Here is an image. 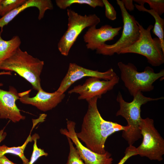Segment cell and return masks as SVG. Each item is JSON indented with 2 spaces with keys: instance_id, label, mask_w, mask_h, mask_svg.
I'll return each mask as SVG.
<instances>
[{
  "instance_id": "10",
  "label": "cell",
  "mask_w": 164,
  "mask_h": 164,
  "mask_svg": "<svg viewBox=\"0 0 164 164\" xmlns=\"http://www.w3.org/2000/svg\"><path fill=\"white\" fill-rule=\"evenodd\" d=\"M119 78L117 75L111 80H101L96 77H91L82 84L75 86L69 90V94H78L79 100L87 101L94 97L101 98L102 95L112 90L118 84Z\"/></svg>"
},
{
  "instance_id": "6",
  "label": "cell",
  "mask_w": 164,
  "mask_h": 164,
  "mask_svg": "<svg viewBox=\"0 0 164 164\" xmlns=\"http://www.w3.org/2000/svg\"><path fill=\"white\" fill-rule=\"evenodd\" d=\"M116 1L121 10L123 23L121 35L114 43L108 45L105 43L97 48L96 50L97 54L110 56L115 53L119 54L121 50L132 45L139 38L140 31L137 21L128 13L121 1Z\"/></svg>"
},
{
  "instance_id": "15",
  "label": "cell",
  "mask_w": 164,
  "mask_h": 164,
  "mask_svg": "<svg viewBox=\"0 0 164 164\" xmlns=\"http://www.w3.org/2000/svg\"><path fill=\"white\" fill-rule=\"evenodd\" d=\"M36 7L39 11L38 19L40 20L43 18L45 12L53 9V5L50 0H26L24 4L7 13L0 18V28L3 31V27L7 25L18 15L27 8Z\"/></svg>"
},
{
  "instance_id": "2",
  "label": "cell",
  "mask_w": 164,
  "mask_h": 164,
  "mask_svg": "<svg viewBox=\"0 0 164 164\" xmlns=\"http://www.w3.org/2000/svg\"><path fill=\"white\" fill-rule=\"evenodd\" d=\"M44 65L43 61L23 51L19 47L0 65V70L15 72L38 91L42 88L40 76Z\"/></svg>"
},
{
  "instance_id": "3",
  "label": "cell",
  "mask_w": 164,
  "mask_h": 164,
  "mask_svg": "<svg viewBox=\"0 0 164 164\" xmlns=\"http://www.w3.org/2000/svg\"><path fill=\"white\" fill-rule=\"evenodd\" d=\"M133 97L132 101L127 102L124 99L119 91L116 98L120 108L116 113V116H121L124 118L127 121V126L129 127L126 132H122V137L127 142L129 145H133L142 137L139 128L142 118L141 116V106L149 102L164 98L163 97L156 98L147 97L141 92L137 93Z\"/></svg>"
},
{
  "instance_id": "21",
  "label": "cell",
  "mask_w": 164,
  "mask_h": 164,
  "mask_svg": "<svg viewBox=\"0 0 164 164\" xmlns=\"http://www.w3.org/2000/svg\"><path fill=\"white\" fill-rule=\"evenodd\" d=\"M139 4L144 5L148 3L151 9L157 13L160 16L164 12V1L163 0H134L133 1Z\"/></svg>"
},
{
  "instance_id": "20",
  "label": "cell",
  "mask_w": 164,
  "mask_h": 164,
  "mask_svg": "<svg viewBox=\"0 0 164 164\" xmlns=\"http://www.w3.org/2000/svg\"><path fill=\"white\" fill-rule=\"evenodd\" d=\"M26 0H2L0 4V15L2 17L20 6Z\"/></svg>"
},
{
  "instance_id": "23",
  "label": "cell",
  "mask_w": 164,
  "mask_h": 164,
  "mask_svg": "<svg viewBox=\"0 0 164 164\" xmlns=\"http://www.w3.org/2000/svg\"><path fill=\"white\" fill-rule=\"evenodd\" d=\"M32 141H34L33 150L29 164H33L39 157L42 156H46L48 154L43 149L39 148L37 145V140L39 138L38 134H34L32 136Z\"/></svg>"
},
{
  "instance_id": "18",
  "label": "cell",
  "mask_w": 164,
  "mask_h": 164,
  "mask_svg": "<svg viewBox=\"0 0 164 164\" xmlns=\"http://www.w3.org/2000/svg\"><path fill=\"white\" fill-rule=\"evenodd\" d=\"M31 133L24 143L21 146L17 147H9L5 145L0 146V157L7 153L12 154L19 156L22 160L23 164H29V161L25 156L24 151L27 144L32 141Z\"/></svg>"
},
{
  "instance_id": "9",
  "label": "cell",
  "mask_w": 164,
  "mask_h": 164,
  "mask_svg": "<svg viewBox=\"0 0 164 164\" xmlns=\"http://www.w3.org/2000/svg\"><path fill=\"white\" fill-rule=\"evenodd\" d=\"M76 123L67 120V128L60 130L61 134L69 138L73 144L81 158L86 164H112L113 159L108 151L104 154L95 153L84 145L77 138L75 131Z\"/></svg>"
},
{
  "instance_id": "17",
  "label": "cell",
  "mask_w": 164,
  "mask_h": 164,
  "mask_svg": "<svg viewBox=\"0 0 164 164\" xmlns=\"http://www.w3.org/2000/svg\"><path fill=\"white\" fill-rule=\"evenodd\" d=\"M135 6L138 11L148 12L154 18L155 23L152 31L160 40L164 52V19L153 10L145 8L144 5L135 4Z\"/></svg>"
},
{
  "instance_id": "30",
  "label": "cell",
  "mask_w": 164,
  "mask_h": 164,
  "mask_svg": "<svg viewBox=\"0 0 164 164\" xmlns=\"http://www.w3.org/2000/svg\"><path fill=\"white\" fill-rule=\"evenodd\" d=\"M2 1V0H0V4Z\"/></svg>"
},
{
  "instance_id": "19",
  "label": "cell",
  "mask_w": 164,
  "mask_h": 164,
  "mask_svg": "<svg viewBox=\"0 0 164 164\" xmlns=\"http://www.w3.org/2000/svg\"><path fill=\"white\" fill-rule=\"evenodd\" d=\"M55 2L57 6L63 9L75 4H86L94 8L104 6L102 0H56Z\"/></svg>"
},
{
  "instance_id": "8",
  "label": "cell",
  "mask_w": 164,
  "mask_h": 164,
  "mask_svg": "<svg viewBox=\"0 0 164 164\" xmlns=\"http://www.w3.org/2000/svg\"><path fill=\"white\" fill-rule=\"evenodd\" d=\"M142 141L136 148L138 155L151 160L160 161L164 154V140L155 127L153 119L142 118L139 125Z\"/></svg>"
},
{
  "instance_id": "4",
  "label": "cell",
  "mask_w": 164,
  "mask_h": 164,
  "mask_svg": "<svg viewBox=\"0 0 164 164\" xmlns=\"http://www.w3.org/2000/svg\"><path fill=\"white\" fill-rule=\"evenodd\" d=\"M121 73V78L130 94L133 96L138 92H147L153 90V84L164 76V70L155 72L152 67L147 66L142 72L137 71L133 63L126 64L122 62L118 63Z\"/></svg>"
},
{
  "instance_id": "1",
  "label": "cell",
  "mask_w": 164,
  "mask_h": 164,
  "mask_svg": "<svg viewBox=\"0 0 164 164\" xmlns=\"http://www.w3.org/2000/svg\"><path fill=\"white\" fill-rule=\"evenodd\" d=\"M98 99L96 97L87 101V110L81 130L76 135L87 148L95 153L103 154L107 151L105 144L108 137L116 132H126L129 127L104 119L97 108Z\"/></svg>"
},
{
  "instance_id": "26",
  "label": "cell",
  "mask_w": 164,
  "mask_h": 164,
  "mask_svg": "<svg viewBox=\"0 0 164 164\" xmlns=\"http://www.w3.org/2000/svg\"><path fill=\"white\" fill-rule=\"evenodd\" d=\"M121 1L127 10H128L130 11H132L134 10L135 6L133 4V0H122Z\"/></svg>"
},
{
  "instance_id": "12",
  "label": "cell",
  "mask_w": 164,
  "mask_h": 164,
  "mask_svg": "<svg viewBox=\"0 0 164 164\" xmlns=\"http://www.w3.org/2000/svg\"><path fill=\"white\" fill-rule=\"evenodd\" d=\"M31 90L19 93V100L22 103L30 104L36 107L39 110L46 112L52 110L60 103L65 97L64 93L56 91L53 93H49L41 88L36 95L32 97L29 96Z\"/></svg>"
},
{
  "instance_id": "11",
  "label": "cell",
  "mask_w": 164,
  "mask_h": 164,
  "mask_svg": "<svg viewBox=\"0 0 164 164\" xmlns=\"http://www.w3.org/2000/svg\"><path fill=\"white\" fill-rule=\"evenodd\" d=\"M116 75L112 68L101 72L84 68L75 63H70L67 73L56 91L64 93L74 83L85 77H96L101 80H110Z\"/></svg>"
},
{
  "instance_id": "7",
  "label": "cell",
  "mask_w": 164,
  "mask_h": 164,
  "mask_svg": "<svg viewBox=\"0 0 164 164\" xmlns=\"http://www.w3.org/2000/svg\"><path fill=\"white\" fill-rule=\"evenodd\" d=\"M68 16L67 29L57 44L59 50L64 56L68 55L70 50L83 30L87 27L96 26L100 19L96 14L81 15L71 9H67Z\"/></svg>"
},
{
  "instance_id": "5",
  "label": "cell",
  "mask_w": 164,
  "mask_h": 164,
  "mask_svg": "<svg viewBox=\"0 0 164 164\" xmlns=\"http://www.w3.org/2000/svg\"><path fill=\"white\" fill-rule=\"evenodd\" d=\"M140 35L138 39L129 46L121 50L119 54L134 53L145 56L153 66H159L164 63V52L158 38H152L151 31L153 26L149 25L146 29L137 21Z\"/></svg>"
},
{
  "instance_id": "16",
  "label": "cell",
  "mask_w": 164,
  "mask_h": 164,
  "mask_svg": "<svg viewBox=\"0 0 164 164\" xmlns=\"http://www.w3.org/2000/svg\"><path fill=\"white\" fill-rule=\"evenodd\" d=\"M0 32V65L9 58L21 44V40L18 36H14L11 39L5 40L2 39Z\"/></svg>"
},
{
  "instance_id": "24",
  "label": "cell",
  "mask_w": 164,
  "mask_h": 164,
  "mask_svg": "<svg viewBox=\"0 0 164 164\" xmlns=\"http://www.w3.org/2000/svg\"><path fill=\"white\" fill-rule=\"evenodd\" d=\"M105 8V15L107 18L113 21L117 17V12L113 6L107 0H102Z\"/></svg>"
},
{
  "instance_id": "27",
  "label": "cell",
  "mask_w": 164,
  "mask_h": 164,
  "mask_svg": "<svg viewBox=\"0 0 164 164\" xmlns=\"http://www.w3.org/2000/svg\"><path fill=\"white\" fill-rule=\"evenodd\" d=\"M0 164H16L10 160L7 157L3 155L0 157Z\"/></svg>"
},
{
  "instance_id": "29",
  "label": "cell",
  "mask_w": 164,
  "mask_h": 164,
  "mask_svg": "<svg viewBox=\"0 0 164 164\" xmlns=\"http://www.w3.org/2000/svg\"><path fill=\"white\" fill-rule=\"evenodd\" d=\"M10 74H11V73L9 71H3L0 72V75H10Z\"/></svg>"
},
{
  "instance_id": "28",
  "label": "cell",
  "mask_w": 164,
  "mask_h": 164,
  "mask_svg": "<svg viewBox=\"0 0 164 164\" xmlns=\"http://www.w3.org/2000/svg\"><path fill=\"white\" fill-rule=\"evenodd\" d=\"M5 127L0 130V143L2 141L6 136L7 133L4 131Z\"/></svg>"
},
{
  "instance_id": "13",
  "label": "cell",
  "mask_w": 164,
  "mask_h": 164,
  "mask_svg": "<svg viewBox=\"0 0 164 164\" xmlns=\"http://www.w3.org/2000/svg\"><path fill=\"white\" fill-rule=\"evenodd\" d=\"M3 84L0 83V118L8 119L14 123L25 119L20 113L16 102L19 96L17 90L10 86L9 91L2 89Z\"/></svg>"
},
{
  "instance_id": "22",
  "label": "cell",
  "mask_w": 164,
  "mask_h": 164,
  "mask_svg": "<svg viewBox=\"0 0 164 164\" xmlns=\"http://www.w3.org/2000/svg\"><path fill=\"white\" fill-rule=\"evenodd\" d=\"M69 146V152L66 164H86L81 158L71 140L67 137Z\"/></svg>"
},
{
  "instance_id": "14",
  "label": "cell",
  "mask_w": 164,
  "mask_h": 164,
  "mask_svg": "<svg viewBox=\"0 0 164 164\" xmlns=\"http://www.w3.org/2000/svg\"><path fill=\"white\" fill-rule=\"evenodd\" d=\"M121 27L113 28L105 25L97 29L96 26L89 27L83 36L84 41L87 49L96 50L105 42L114 39L121 29Z\"/></svg>"
},
{
  "instance_id": "25",
  "label": "cell",
  "mask_w": 164,
  "mask_h": 164,
  "mask_svg": "<svg viewBox=\"0 0 164 164\" xmlns=\"http://www.w3.org/2000/svg\"><path fill=\"white\" fill-rule=\"evenodd\" d=\"M124 156L120 160L117 164H124L131 157L138 155L136 151V148L133 145L127 147L125 152Z\"/></svg>"
}]
</instances>
